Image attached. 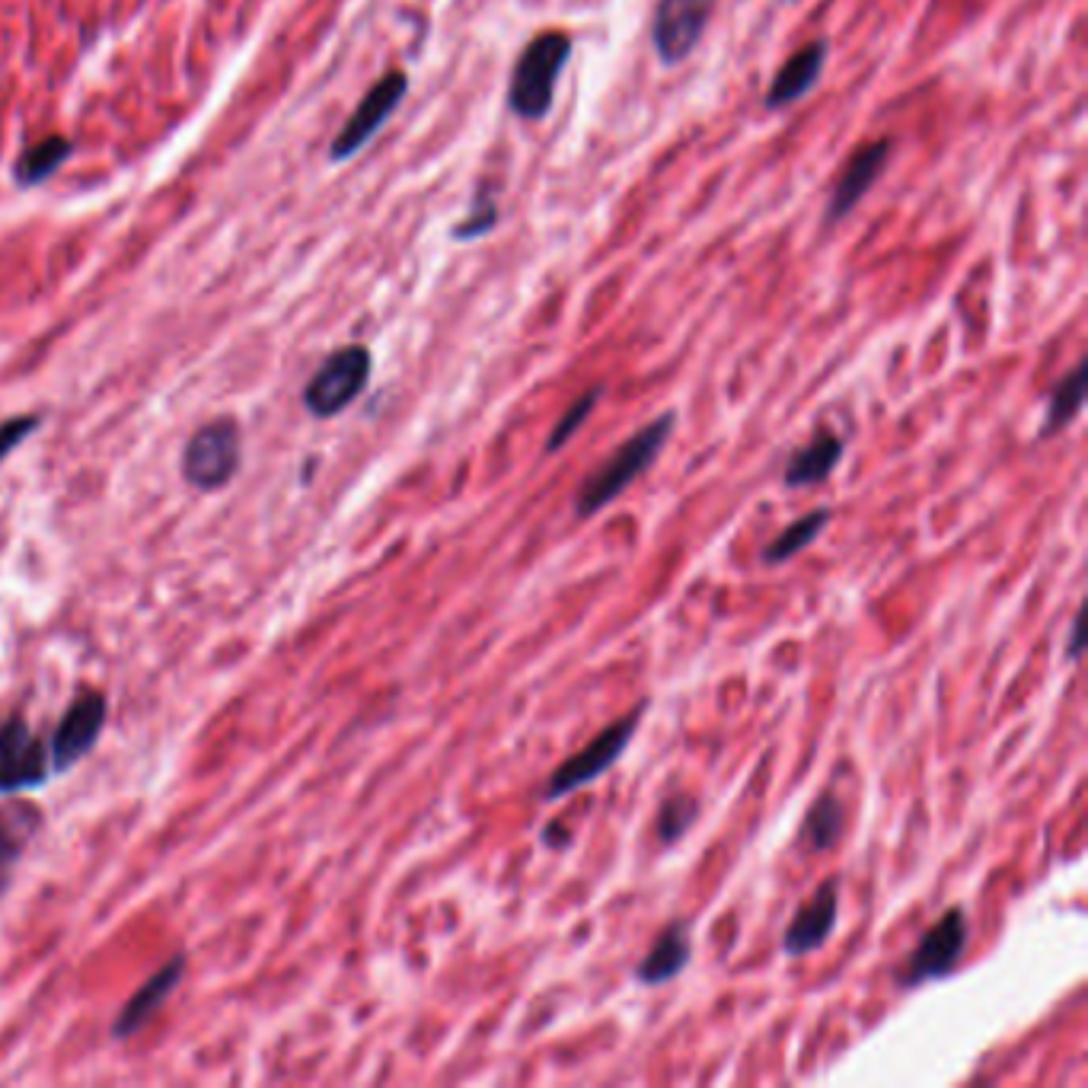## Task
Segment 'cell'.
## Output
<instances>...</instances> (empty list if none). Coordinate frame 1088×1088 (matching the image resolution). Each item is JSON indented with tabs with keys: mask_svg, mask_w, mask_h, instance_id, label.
<instances>
[{
	"mask_svg": "<svg viewBox=\"0 0 1088 1088\" xmlns=\"http://www.w3.org/2000/svg\"><path fill=\"white\" fill-rule=\"evenodd\" d=\"M836 916H839V882L827 878L824 885L810 894V900L795 913V919L788 923L783 936V951L788 958H802L810 955L817 948L827 945V938L834 936Z\"/></svg>",
	"mask_w": 1088,
	"mask_h": 1088,
	"instance_id": "cell-11",
	"label": "cell"
},
{
	"mask_svg": "<svg viewBox=\"0 0 1088 1088\" xmlns=\"http://www.w3.org/2000/svg\"><path fill=\"white\" fill-rule=\"evenodd\" d=\"M39 824H42V817L32 805L17 802V805L0 808V897L7 894V887L13 882V872L23 859L32 834L39 830Z\"/></svg>",
	"mask_w": 1088,
	"mask_h": 1088,
	"instance_id": "cell-17",
	"label": "cell"
},
{
	"mask_svg": "<svg viewBox=\"0 0 1088 1088\" xmlns=\"http://www.w3.org/2000/svg\"><path fill=\"white\" fill-rule=\"evenodd\" d=\"M696 817H699V802H696L693 795L677 792V795L664 798V805L658 808L655 834H658V839L664 843V846H671V843L684 839L686 830L696 824Z\"/></svg>",
	"mask_w": 1088,
	"mask_h": 1088,
	"instance_id": "cell-22",
	"label": "cell"
},
{
	"mask_svg": "<svg viewBox=\"0 0 1088 1088\" xmlns=\"http://www.w3.org/2000/svg\"><path fill=\"white\" fill-rule=\"evenodd\" d=\"M405 93H409V77L403 71H390V74L380 77L377 83L364 93V100L357 102L352 119L335 134V141H332L330 148L332 160H349L352 153L361 151L377 134L380 125L400 109Z\"/></svg>",
	"mask_w": 1088,
	"mask_h": 1088,
	"instance_id": "cell-10",
	"label": "cell"
},
{
	"mask_svg": "<svg viewBox=\"0 0 1088 1088\" xmlns=\"http://www.w3.org/2000/svg\"><path fill=\"white\" fill-rule=\"evenodd\" d=\"M830 521V507H814L808 514H802L798 521H792L773 543H766L763 550V562L766 565H779V562H788L792 556H798L802 550H808L810 543L824 533Z\"/></svg>",
	"mask_w": 1088,
	"mask_h": 1088,
	"instance_id": "cell-19",
	"label": "cell"
},
{
	"mask_svg": "<svg viewBox=\"0 0 1088 1088\" xmlns=\"http://www.w3.org/2000/svg\"><path fill=\"white\" fill-rule=\"evenodd\" d=\"M645 715V706H635L629 715L616 718L613 725H607L604 732L597 734L594 741H587L578 754L565 759L558 766L556 773L546 779L543 785V798L546 802H556V798H565L572 792H578L584 785H591L597 776H604L610 766H616V759L623 757V750L629 747L633 741L635 728H638V718Z\"/></svg>",
	"mask_w": 1088,
	"mask_h": 1088,
	"instance_id": "cell-4",
	"label": "cell"
},
{
	"mask_svg": "<svg viewBox=\"0 0 1088 1088\" xmlns=\"http://www.w3.org/2000/svg\"><path fill=\"white\" fill-rule=\"evenodd\" d=\"M827 51H830L827 39H814L805 49L795 51L773 77V87L766 93V109H788L792 102L808 97L827 68Z\"/></svg>",
	"mask_w": 1088,
	"mask_h": 1088,
	"instance_id": "cell-14",
	"label": "cell"
},
{
	"mask_svg": "<svg viewBox=\"0 0 1088 1088\" xmlns=\"http://www.w3.org/2000/svg\"><path fill=\"white\" fill-rule=\"evenodd\" d=\"M105 715H109V706H105V696L100 689H90V686L77 689L71 706L61 715L58 728L51 734V773H68L74 763H80L100 744Z\"/></svg>",
	"mask_w": 1088,
	"mask_h": 1088,
	"instance_id": "cell-7",
	"label": "cell"
},
{
	"mask_svg": "<svg viewBox=\"0 0 1088 1088\" xmlns=\"http://www.w3.org/2000/svg\"><path fill=\"white\" fill-rule=\"evenodd\" d=\"M68 153H71V141H64V138H46V141L32 144L29 151H23V157L17 160V170L13 173H17V179L23 185H36V182L51 177L68 160Z\"/></svg>",
	"mask_w": 1088,
	"mask_h": 1088,
	"instance_id": "cell-21",
	"label": "cell"
},
{
	"mask_svg": "<svg viewBox=\"0 0 1088 1088\" xmlns=\"http://www.w3.org/2000/svg\"><path fill=\"white\" fill-rule=\"evenodd\" d=\"M572 54V36L546 29L536 39H531L507 83V105L517 119L524 122H543L553 112L556 100V83Z\"/></svg>",
	"mask_w": 1088,
	"mask_h": 1088,
	"instance_id": "cell-2",
	"label": "cell"
},
{
	"mask_svg": "<svg viewBox=\"0 0 1088 1088\" xmlns=\"http://www.w3.org/2000/svg\"><path fill=\"white\" fill-rule=\"evenodd\" d=\"M718 0H658L652 17V49L661 64H684L706 36Z\"/></svg>",
	"mask_w": 1088,
	"mask_h": 1088,
	"instance_id": "cell-8",
	"label": "cell"
},
{
	"mask_svg": "<svg viewBox=\"0 0 1088 1088\" xmlns=\"http://www.w3.org/2000/svg\"><path fill=\"white\" fill-rule=\"evenodd\" d=\"M843 437L834 431H817L814 441H808L805 447H798L795 454L788 456L783 470V482L788 488H805V485H817L824 482L836 470V463L843 460Z\"/></svg>",
	"mask_w": 1088,
	"mask_h": 1088,
	"instance_id": "cell-15",
	"label": "cell"
},
{
	"mask_svg": "<svg viewBox=\"0 0 1088 1088\" xmlns=\"http://www.w3.org/2000/svg\"><path fill=\"white\" fill-rule=\"evenodd\" d=\"M243 463V434L233 419H214L195 431L182 451V476L199 492H218L233 482Z\"/></svg>",
	"mask_w": 1088,
	"mask_h": 1088,
	"instance_id": "cell-3",
	"label": "cell"
},
{
	"mask_svg": "<svg viewBox=\"0 0 1088 1088\" xmlns=\"http://www.w3.org/2000/svg\"><path fill=\"white\" fill-rule=\"evenodd\" d=\"M1082 403H1086V364H1076L1050 393L1040 437H1050V434L1064 431L1082 412Z\"/></svg>",
	"mask_w": 1088,
	"mask_h": 1088,
	"instance_id": "cell-20",
	"label": "cell"
},
{
	"mask_svg": "<svg viewBox=\"0 0 1088 1088\" xmlns=\"http://www.w3.org/2000/svg\"><path fill=\"white\" fill-rule=\"evenodd\" d=\"M39 425H42V419H39V415H17V419H7V422H0V463L13 454V451L23 444L26 437L39 429Z\"/></svg>",
	"mask_w": 1088,
	"mask_h": 1088,
	"instance_id": "cell-25",
	"label": "cell"
},
{
	"mask_svg": "<svg viewBox=\"0 0 1088 1088\" xmlns=\"http://www.w3.org/2000/svg\"><path fill=\"white\" fill-rule=\"evenodd\" d=\"M674 422H677L674 412H664L642 431H635L629 441H623L575 492V514L594 517L597 511L613 505L658 460L661 447L667 444V437L674 431Z\"/></svg>",
	"mask_w": 1088,
	"mask_h": 1088,
	"instance_id": "cell-1",
	"label": "cell"
},
{
	"mask_svg": "<svg viewBox=\"0 0 1088 1088\" xmlns=\"http://www.w3.org/2000/svg\"><path fill=\"white\" fill-rule=\"evenodd\" d=\"M49 779V747L36 737L23 715H10L0 725V795L39 788Z\"/></svg>",
	"mask_w": 1088,
	"mask_h": 1088,
	"instance_id": "cell-9",
	"label": "cell"
},
{
	"mask_svg": "<svg viewBox=\"0 0 1088 1088\" xmlns=\"http://www.w3.org/2000/svg\"><path fill=\"white\" fill-rule=\"evenodd\" d=\"M182 974H185V955L170 958V961L163 964L157 974H151V977L144 980V987L138 989V993L128 999L125 1006H122V1013H119L115 1025H112V1038L115 1040L134 1038L144 1025H151L153 1018H157V1013L167 1006V999L177 993Z\"/></svg>",
	"mask_w": 1088,
	"mask_h": 1088,
	"instance_id": "cell-13",
	"label": "cell"
},
{
	"mask_svg": "<svg viewBox=\"0 0 1088 1088\" xmlns=\"http://www.w3.org/2000/svg\"><path fill=\"white\" fill-rule=\"evenodd\" d=\"M693 955V941L686 933L684 923H671L658 941L648 948V955L642 958V964L635 967V980L645 987H664L667 980H674L689 961Z\"/></svg>",
	"mask_w": 1088,
	"mask_h": 1088,
	"instance_id": "cell-16",
	"label": "cell"
},
{
	"mask_svg": "<svg viewBox=\"0 0 1088 1088\" xmlns=\"http://www.w3.org/2000/svg\"><path fill=\"white\" fill-rule=\"evenodd\" d=\"M887 160H890V141L887 138L872 141V144H865V148L853 153V160L846 163V170L836 179L834 195H830V204H827V224L843 221L872 192V185L885 173Z\"/></svg>",
	"mask_w": 1088,
	"mask_h": 1088,
	"instance_id": "cell-12",
	"label": "cell"
},
{
	"mask_svg": "<svg viewBox=\"0 0 1088 1088\" xmlns=\"http://www.w3.org/2000/svg\"><path fill=\"white\" fill-rule=\"evenodd\" d=\"M846 824V810L839 805L834 792H824L814 805H810L808 817L802 824V846L808 849L810 856L834 849V843L843 834Z\"/></svg>",
	"mask_w": 1088,
	"mask_h": 1088,
	"instance_id": "cell-18",
	"label": "cell"
},
{
	"mask_svg": "<svg viewBox=\"0 0 1088 1088\" xmlns=\"http://www.w3.org/2000/svg\"><path fill=\"white\" fill-rule=\"evenodd\" d=\"M1066 655H1069V661H1079V655H1082V616H1076V623H1072V633H1069V648H1066Z\"/></svg>",
	"mask_w": 1088,
	"mask_h": 1088,
	"instance_id": "cell-26",
	"label": "cell"
},
{
	"mask_svg": "<svg viewBox=\"0 0 1088 1088\" xmlns=\"http://www.w3.org/2000/svg\"><path fill=\"white\" fill-rule=\"evenodd\" d=\"M967 936H970L967 913H964V907H951L926 936L919 938V945L907 955V961L900 964L897 987L916 989L923 987L926 980L948 977L961 961Z\"/></svg>",
	"mask_w": 1088,
	"mask_h": 1088,
	"instance_id": "cell-6",
	"label": "cell"
},
{
	"mask_svg": "<svg viewBox=\"0 0 1088 1088\" xmlns=\"http://www.w3.org/2000/svg\"><path fill=\"white\" fill-rule=\"evenodd\" d=\"M371 352L364 345H345L332 352L323 367L310 377L304 390V405L316 419H332L345 412L364 393L371 380Z\"/></svg>",
	"mask_w": 1088,
	"mask_h": 1088,
	"instance_id": "cell-5",
	"label": "cell"
},
{
	"mask_svg": "<svg viewBox=\"0 0 1088 1088\" xmlns=\"http://www.w3.org/2000/svg\"><path fill=\"white\" fill-rule=\"evenodd\" d=\"M498 221H502V211H498V202H495V189L492 185H482L480 192H476V199H473L470 218L460 221L451 236L460 240V243H466V240H476V236L492 233V230L498 228Z\"/></svg>",
	"mask_w": 1088,
	"mask_h": 1088,
	"instance_id": "cell-24",
	"label": "cell"
},
{
	"mask_svg": "<svg viewBox=\"0 0 1088 1088\" xmlns=\"http://www.w3.org/2000/svg\"><path fill=\"white\" fill-rule=\"evenodd\" d=\"M601 396H604V386H591L584 396H578L575 403L568 405V412L558 419V425L553 429V434L546 437V444H543V451L546 454H556V451H562L575 434H578V429H582L584 422H587V415L597 409V403H601Z\"/></svg>",
	"mask_w": 1088,
	"mask_h": 1088,
	"instance_id": "cell-23",
	"label": "cell"
}]
</instances>
